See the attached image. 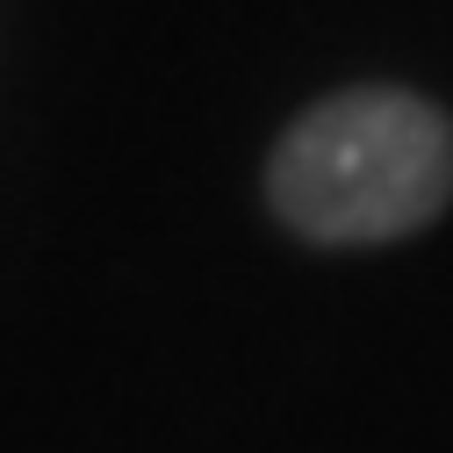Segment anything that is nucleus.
Instances as JSON below:
<instances>
[{"label":"nucleus","instance_id":"1","mask_svg":"<svg viewBox=\"0 0 453 453\" xmlns=\"http://www.w3.org/2000/svg\"><path fill=\"white\" fill-rule=\"evenodd\" d=\"M266 195L317 245H388L453 202V123L403 87L317 101L273 144Z\"/></svg>","mask_w":453,"mask_h":453}]
</instances>
